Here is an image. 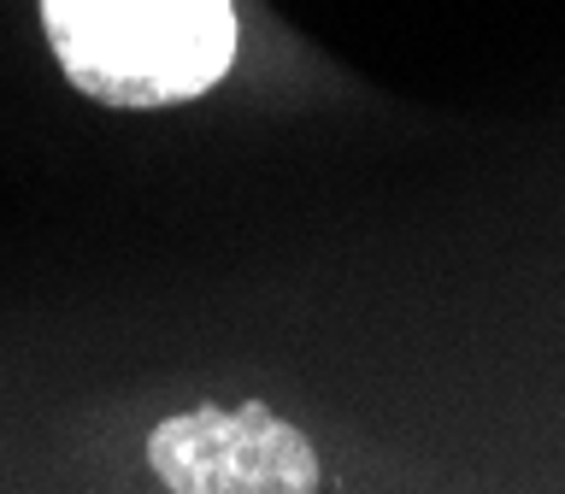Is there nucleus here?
Returning a JSON list of instances; mask_svg holds the SVG:
<instances>
[{"label":"nucleus","instance_id":"obj_2","mask_svg":"<svg viewBox=\"0 0 565 494\" xmlns=\"http://www.w3.org/2000/svg\"><path fill=\"white\" fill-rule=\"evenodd\" d=\"M148 465L171 494H318L312 441L271 406H189L148 436Z\"/></svg>","mask_w":565,"mask_h":494},{"label":"nucleus","instance_id":"obj_1","mask_svg":"<svg viewBox=\"0 0 565 494\" xmlns=\"http://www.w3.org/2000/svg\"><path fill=\"white\" fill-rule=\"evenodd\" d=\"M65 77L106 106L206 95L236 60L230 0H42Z\"/></svg>","mask_w":565,"mask_h":494}]
</instances>
